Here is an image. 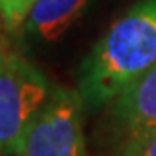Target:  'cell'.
<instances>
[{
	"label": "cell",
	"mask_w": 156,
	"mask_h": 156,
	"mask_svg": "<svg viewBox=\"0 0 156 156\" xmlns=\"http://www.w3.org/2000/svg\"><path fill=\"white\" fill-rule=\"evenodd\" d=\"M156 64V0H139L117 19L83 60L77 92L85 109H100Z\"/></svg>",
	"instance_id": "cell-1"
},
{
	"label": "cell",
	"mask_w": 156,
	"mask_h": 156,
	"mask_svg": "<svg viewBox=\"0 0 156 156\" xmlns=\"http://www.w3.org/2000/svg\"><path fill=\"white\" fill-rule=\"evenodd\" d=\"M53 88L34 62L0 38V156H15Z\"/></svg>",
	"instance_id": "cell-2"
},
{
	"label": "cell",
	"mask_w": 156,
	"mask_h": 156,
	"mask_svg": "<svg viewBox=\"0 0 156 156\" xmlns=\"http://www.w3.org/2000/svg\"><path fill=\"white\" fill-rule=\"evenodd\" d=\"M83 111L79 92L55 87L47 104L28 126L15 156H88Z\"/></svg>",
	"instance_id": "cell-3"
},
{
	"label": "cell",
	"mask_w": 156,
	"mask_h": 156,
	"mask_svg": "<svg viewBox=\"0 0 156 156\" xmlns=\"http://www.w3.org/2000/svg\"><path fill=\"white\" fill-rule=\"evenodd\" d=\"M109 122L122 145L156 132V64L111 102Z\"/></svg>",
	"instance_id": "cell-4"
},
{
	"label": "cell",
	"mask_w": 156,
	"mask_h": 156,
	"mask_svg": "<svg viewBox=\"0 0 156 156\" xmlns=\"http://www.w3.org/2000/svg\"><path fill=\"white\" fill-rule=\"evenodd\" d=\"M90 0H38L25 23V34L38 41H55L83 15Z\"/></svg>",
	"instance_id": "cell-5"
},
{
	"label": "cell",
	"mask_w": 156,
	"mask_h": 156,
	"mask_svg": "<svg viewBox=\"0 0 156 156\" xmlns=\"http://www.w3.org/2000/svg\"><path fill=\"white\" fill-rule=\"evenodd\" d=\"M38 0H0V23L4 25L6 32L15 34L21 28L32 12Z\"/></svg>",
	"instance_id": "cell-6"
},
{
	"label": "cell",
	"mask_w": 156,
	"mask_h": 156,
	"mask_svg": "<svg viewBox=\"0 0 156 156\" xmlns=\"http://www.w3.org/2000/svg\"><path fill=\"white\" fill-rule=\"evenodd\" d=\"M119 156H156V132L126 141Z\"/></svg>",
	"instance_id": "cell-7"
}]
</instances>
